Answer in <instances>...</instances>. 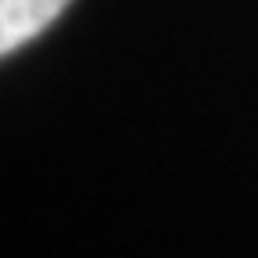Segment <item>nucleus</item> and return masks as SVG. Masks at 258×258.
<instances>
[{"mask_svg": "<svg viewBox=\"0 0 258 258\" xmlns=\"http://www.w3.org/2000/svg\"><path fill=\"white\" fill-rule=\"evenodd\" d=\"M72 0H0V54H15L69 8Z\"/></svg>", "mask_w": 258, "mask_h": 258, "instance_id": "1", "label": "nucleus"}]
</instances>
